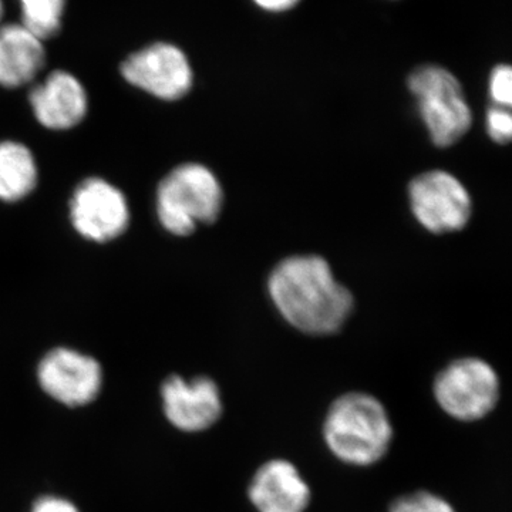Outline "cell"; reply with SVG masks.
<instances>
[{
  "label": "cell",
  "mask_w": 512,
  "mask_h": 512,
  "mask_svg": "<svg viewBox=\"0 0 512 512\" xmlns=\"http://www.w3.org/2000/svg\"><path fill=\"white\" fill-rule=\"evenodd\" d=\"M3 0H0V23H2V18H3Z\"/></svg>",
  "instance_id": "cell-21"
},
{
  "label": "cell",
  "mask_w": 512,
  "mask_h": 512,
  "mask_svg": "<svg viewBox=\"0 0 512 512\" xmlns=\"http://www.w3.org/2000/svg\"><path fill=\"white\" fill-rule=\"evenodd\" d=\"M252 2L266 12L279 13L295 8L301 0H252Z\"/></svg>",
  "instance_id": "cell-20"
},
{
  "label": "cell",
  "mask_w": 512,
  "mask_h": 512,
  "mask_svg": "<svg viewBox=\"0 0 512 512\" xmlns=\"http://www.w3.org/2000/svg\"><path fill=\"white\" fill-rule=\"evenodd\" d=\"M485 128L488 137L497 144H507L512 136V117L510 109L493 106L485 114Z\"/></svg>",
  "instance_id": "cell-17"
},
{
  "label": "cell",
  "mask_w": 512,
  "mask_h": 512,
  "mask_svg": "<svg viewBox=\"0 0 512 512\" xmlns=\"http://www.w3.org/2000/svg\"><path fill=\"white\" fill-rule=\"evenodd\" d=\"M409 200L416 220L433 234L460 231L473 210L467 188L443 170L427 171L414 178L409 185Z\"/></svg>",
  "instance_id": "cell-6"
},
{
  "label": "cell",
  "mask_w": 512,
  "mask_h": 512,
  "mask_svg": "<svg viewBox=\"0 0 512 512\" xmlns=\"http://www.w3.org/2000/svg\"><path fill=\"white\" fill-rule=\"evenodd\" d=\"M490 96L494 106L510 109L512 103V70L508 64H500L491 72Z\"/></svg>",
  "instance_id": "cell-18"
},
{
  "label": "cell",
  "mask_w": 512,
  "mask_h": 512,
  "mask_svg": "<svg viewBox=\"0 0 512 512\" xmlns=\"http://www.w3.org/2000/svg\"><path fill=\"white\" fill-rule=\"evenodd\" d=\"M389 512H456L446 498L430 491L402 495L390 505Z\"/></svg>",
  "instance_id": "cell-16"
},
{
  "label": "cell",
  "mask_w": 512,
  "mask_h": 512,
  "mask_svg": "<svg viewBox=\"0 0 512 512\" xmlns=\"http://www.w3.org/2000/svg\"><path fill=\"white\" fill-rule=\"evenodd\" d=\"M431 141L447 148L458 143L473 124L463 87L450 70L436 64L417 67L407 80Z\"/></svg>",
  "instance_id": "cell-4"
},
{
  "label": "cell",
  "mask_w": 512,
  "mask_h": 512,
  "mask_svg": "<svg viewBox=\"0 0 512 512\" xmlns=\"http://www.w3.org/2000/svg\"><path fill=\"white\" fill-rule=\"evenodd\" d=\"M500 393L498 373L480 357H461L448 363L433 383L440 409L464 423L485 419L497 406Z\"/></svg>",
  "instance_id": "cell-5"
},
{
  "label": "cell",
  "mask_w": 512,
  "mask_h": 512,
  "mask_svg": "<svg viewBox=\"0 0 512 512\" xmlns=\"http://www.w3.org/2000/svg\"><path fill=\"white\" fill-rule=\"evenodd\" d=\"M156 205L165 231L188 237L198 225L218 220L224 191L210 168L197 163L181 164L158 184Z\"/></svg>",
  "instance_id": "cell-3"
},
{
  "label": "cell",
  "mask_w": 512,
  "mask_h": 512,
  "mask_svg": "<svg viewBox=\"0 0 512 512\" xmlns=\"http://www.w3.org/2000/svg\"><path fill=\"white\" fill-rule=\"evenodd\" d=\"M45 63L43 40L20 23L0 25V86H25L42 72Z\"/></svg>",
  "instance_id": "cell-13"
},
{
  "label": "cell",
  "mask_w": 512,
  "mask_h": 512,
  "mask_svg": "<svg viewBox=\"0 0 512 512\" xmlns=\"http://www.w3.org/2000/svg\"><path fill=\"white\" fill-rule=\"evenodd\" d=\"M22 8V23L30 33L40 40L56 36L62 28L66 0H19Z\"/></svg>",
  "instance_id": "cell-15"
},
{
  "label": "cell",
  "mask_w": 512,
  "mask_h": 512,
  "mask_svg": "<svg viewBox=\"0 0 512 512\" xmlns=\"http://www.w3.org/2000/svg\"><path fill=\"white\" fill-rule=\"evenodd\" d=\"M30 512H80L79 508L72 503V501L66 500V498L56 497V495H45V497L39 498L35 504H33L32 511Z\"/></svg>",
  "instance_id": "cell-19"
},
{
  "label": "cell",
  "mask_w": 512,
  "mask_h": 512,
  "mask_svg": "<svg viewBox=\"0 0 512 512\" xmlns=\"http://www.w3.org/2000/svg\"><path fill=\"white\" fill-rule=\"evenodd\" d=\"M322 434L326 447L339 461L348 466L369 467L389 453L393 426L377 397L349 392L330 404Z\"/></svg>",
  "instance_id": "cell-2"
},
{
  "label": "cell",
  "mask_w": 512,
  "mask_h": 512,
  "mask_svg": "<svg viewBox=\"0 0 512 512\" xmlns=\"http://www.w3.org/2000/svg\"><path fill=\"white\" fill-rule=\"evenodd\" d=\"M36 120L50 130H70L79 126L89 110L86 89L73 74L57 70L29 94Z\"/></svg>",
  "instance_id": "cell-12"
},
{
  "label": "cell",
  "mask_w": 512,
  "mask_h": 512,
  "mask_svg": "<svg viewBox=\"0 0 512 512\" xmlns=\"http://www.w3.org/2000/svg\"><path fill=\"white\" fill-rule=\"evenodd\" d=\"M74 229L89 241H113L127 231L130 208L126 195L103 178H87L77 185L70 201Z\"/></svg>",
  "instance_id": "cell-8"
},
{
  "label": "cell",
  "mask_w": 512,
  "mask_h": 512,
  "mask_svg": "<svg viewBox=\"0 0 512 512\" xmlns=\"http://www.w3.org/2000/svg\"><path fill=\"white\" fill-rule=\"evenodd\" d=\"M37 380L43 392L64 406H86L99 396L103 370L92 356L57 348L40 360Z\"/></svg>",
  "instance_id": "cell-9"
},
{
  "label": "cell",
  "mask_w": 512,
  "mask_h": 512,
  "mask_svg": "<svg viewBox=\"0 0 512 512\" xmlns=\"http://www.w3.org/2000/svg\"><path fill=\"white\" fill-rule=\"evenodd\" d=\"M161 396L165 417L187 433L210 429L224 410L220 387L207 376L191 380L170 376L161 387Z\"/></svg>",
  "instance_id": "cell-10"
},
{
  "label": "cell",
  "mask_w": 512,
  "mask_h": 512,
  "mask_svg": "<svg viewBox=\"0 0 512 512\" xmlns=\"http://www.w3.org/2000/svg\"><path fill=\"white\" fill-rule=\"evenodd\" d=\"M248 497L258 512H306L312 494L295 464L272 458L255 471Z\"/></svg>",
  "instance_id": "cell-11"
},
{
  "label": "cell",
  "mask_w": 512,
  "mask_h": 512,
  "mask_svg": "<svg viewBox=\"0 0 512 512\" xmlns=\"http://www.w3.org/2000/svg\"><path fill=\"white\" fill-rule=\"evenodd\" d=\"M121 74L134 87L165 101L183 99L194 82L191 64L183 50L163 42L128 56L121 64Z\"/></svg>",
  "instance_id": "cell-7"
},
{
  "label": "cell",
  "mask_w": 512,
  "mask_h": 512,
  "mask_svg": "<svg viewBox=\"0 0 512 512\" xmlns=\"http://www.w3.org/2000/svg\"><path fill=\"white\" fill-rule=\"evenodd\" d=\"M39 180L35 156L18 141H0V201L18 202L32 194Z\"/></svg>",
  "instance_id": "cell-14"
},
{
  "label": "cell",
  "mask_w": 512,
  "mask_h": 512,
  "mask_svg": "<svg viewBox=\"0 0 512 512\" xmlns=\"http://www.w3.org/2000/svg\"><path fill=\"white\" fill-rule=\"evenodd\" d=\"M268 292L282 318L312 336L339 332L355 306L352 293L318 255L289 256L279 262L269 275Z\"/></svg>",
  "instance_id": "cell-1"
}]
</instances>
